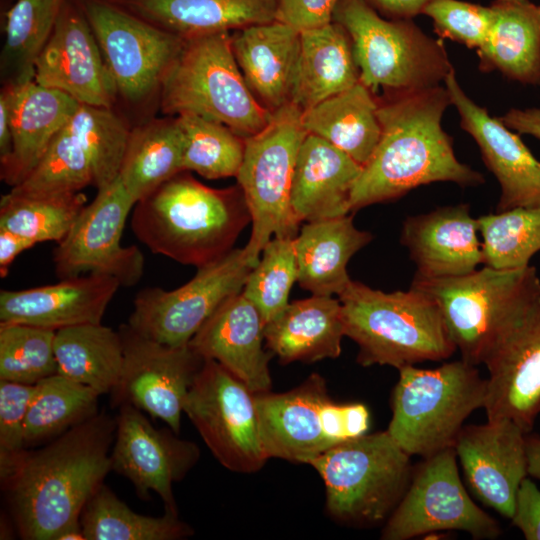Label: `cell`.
<instances>
[{
	"mask_svg": "<svg viewBox=\"0 0 540 540\" xmlns=\"http://www.w3.org/2000/svg\"><path fill=\"white\" fill-rule=\"evenodd\" d=\"M360 81L303 111L309 134L328 141L362 167L372 156L381 136L378 102Z\"/></svg>",
	"mask_w": 540,
	"mask_h": 540,
	"instance_id": "obj_34",
	"label": "cell"
},
{
	"mask_svg": "<svg viewBox=\"0 0 540 540\" xmlns=\"http://www.w3.org/2000/svg\"><path fill=\"white\" fill-rule=\"evenodd\" d=\"M118 95L140 103L159 92L184 38L163 30L111 0H78Z\"/></svg>",
	"mask_w": 540,
	"mask_h": 540,
	"instance_id": "obj_14",
	"label": "cell"
},
{
	"mask_svg": "<svg viewBox=\"0 0 540 540\" xmlns=\"http://www.w3.org/2000/svg\"><path fill=\"white\" fill-rule=\"evenodd\" d=\"M477 219L486 266L522 268L540 250V206L514 208Z\"/></svg>",
	"mask_w": 540,
	"mask_h": 540,
	"instance_id": "obj_42",
	"label": "cell"
},
{
	"mask_svg": "<svg viewBox=\"0 0 540 540\" xmlns=\"http://www.w3.org/2000/svg\"><path fill=\"white\" fill-rule=\"evenodd\" d=\"M155 26L189 38L276 20V0H111Z\"/></svg>",
	"mask_w": 540,
	"mask_h": 540,
	"instance_id": "obj_31",
	"label": "cell"
},
{
	"mask_svg": "<svg viewBox=\"0 0 540 540\" xmlns=\"http://www.w3.org/2000/svg\"><path fill=\"white\" fill-rule=\"evenodd\" d=\"M450 105V95L441 85L389 94L378 102L381 136L352 189L351 212L434 182L462 187L484 182L481 173L456 158L452 139L442 128Z\"/></svg>",
	"mask_w": 540,
	"mask_h": 540,
	"instance_id": "obj_1",
	"label": "cell"
},
{
	"mask_svg": "<svg viewBox=\"0 0 540 540\" xmlns=\"http://www.w3.org/2000/svg\"><path fill=\"white\" fill-rule=\"evenodd\" d=\"M176 117L184 137L183 171H194L207 179L236 177L245 139L221 123L194 114Z\"/></svg>",
	"mask_w": 540,
	"mask_h": 540,
	"instance_id": "obj_41",
	"label": "cell"
},
{
	"mask_svg": "<svg viewBox=\"0 0 540 540\" xmlns=\"http://www.w3.org/2000/svg\"><path fill=\"white\" fill-rule=\"evenodd\" d=\"M333 21L347 31L359 80L372 93L434 87L454 70L442 41L411 19H384L366 0H339Z\"/></svg>",
	"mask_w": 540,
	"mask_h": 540,
	"instance_id": "obj_8",
	"label": "cell"
},
{
	"mask_svg": "<svg viewBox=\"0 0 540 540\" xmlns=\"http://www.w3.org/2000/svg\"><path fill=\"white\" fill-rule=\"evenodd\" d=\"M67 0H17L7 11L2 69L6 83L34 79V64Z\"/></svg>",
	"mask_w": 540,
	"mask_h": 540,
	"instance_id": "obj_39",
	"label": "cell"
},
{
	"mask_svg": "<svg viewBox=\"0 0 540 540\" xmlns=\"http://www.w3.org/2000/svg\"><path fill=\"white\" fill-rule=\"evenodd\" d=\"M134 205L119 177L97 190L96 197L53 250L56 274L65 279L98 273L114 277L123 287L137 284L143 275L144 256L137 246L121 244Z\"/></svg>",
	"mask_w": 540,
	"mask_h": 540,
	"instance_id": "obj_16",
	"label": "cell"
},
{
	"mask_svg": "<svg viewBox=\"0 0 540 540\" xmlns=\"http://www.w3.org/2000/svg\"><path fill=\"white\" fill-rule=\"evenodd\" d=\"M112 470L127 478L143 500L159 495L165 511L178 514L173 485L196 465L200 451L172 429H158L140 409L124 404L115 417Z\"/></svg>",
	"mask_w": 540,
	"mask_h": 540,
	"instance_id": "obj_18",
	"label": "cell"
},
{
	"mask_svg": "<svg viewBox=\"0 0 540 540\" xmlns=\"http://www.w3.org/2000/svg\"><path fill=\"white\" fill-rule=\"evenodd\" d=\"M94 182L88 152L64 126L32 172L10 192L31 196L56 195L79 192L89 185L94 186Z\"/></svg>",
	"mask_w": 540,
	"mask_h": 540,
	"instance_id": "obj_43",
	"label": "cell"
},
{
	"mask_svg": "<svg viewBox=\"0 0 540 540\" xmlns=\"http://www.w3.org/2000/svg\"><path fill=\"white\" fill-rule=\"evenodd\" d=\"M498 119L509 129L540 140V108H512Z\"/></svg>",
	"mask_w": 540,
	"mask_h": 540,
	"instance_id": "obj_51",
	"label": "cell"
},
{
	"mask_svg": "<svg viewBox=\"0 0 540 540\" xmlns=\"http://www.w3.org/2000/svg\"><path fill=\"white\" fill-rule=\"evenodd\" d=\"M100 394L59 373L34 386L24 423L26 446L54 439L96 415Z\"/></svg>",
	"mask_w": 540,
	"mask_h": 540,
	"instance_id": "obj_37",
	"label": "cell"
},
{
	"mask_svg": "<svg viewBox=\"0 0 540 540\" xmlns=\"http://www.w3.org/2000/svg\"><path fill=\"white\" fill-rule=\"evenodd\" d=\"M184 414L226 469L252 473L267 461L255 393L215 360L205 359L188 391Z\"/></svg>",
	"mask_w": 540,
	"mask_h": 540,
	"instance_id": "obj_12",
	"label": "cell"
},
{
	"mask_svg": "<svg viewBox=\"0 0 540 540\" xmlns=\"http://www.w3.org/2000/svg\"><path fill=\"white\" fill-rule=\"evenodd\" d=\"M454 447L414 467L410 485L387 519L383 540H408L430 532L460 530L474 539H495L499 523L473 502L461 481Z\"/></svg>",
	"mask_w": 540,
	"mask_h": 540,
	"instance_id": "obj_15",
	"label": "cell"
},
{
	"mask_svg": "<svg viewBox=\"0 0 540 540\" xmlns=\"http://www.w3.org/2000/svg\"><path fill=\"white\" fill-rule=\"evenodd\" d=\"M35 244L21 236L0 228V276L5 278L10 266L23 251Z\"/></svg>",
	"mask_w": 540,
	"mask_h": 540,
	"instance_id": "obj_53",
	"label": "cell"
},
{
	"mask_svg": "<svg viewBox=\"0 0 540 540\" xmlns=\"http://www.w3.org/2000/svg\"><path fill=\"white\" fill-rule=\"evenodd\" d=\"M302 113L290 102L272 111L260 132L245 138L236 178L251 217V234L243 250L253 267L272 236L294 239L299 233L291 187L299 149L308 134Z\"/></svg>",
	"mask_w": 540,
	"mask_h": 540,
	"instance_id": "obj_10",
	"label": "cell"
},
{
	"mask_svg": "<svg viewBox=\"0 0 540 540\" xmlns=\"http://www.w3.org/2000/svg\"><path fill=\"white\" fill-rule=\"evenodd\" d=\"M487 379L462 359L434 369H399L387 431L409 455L430 457L454 447L464 421L484 408Z\"/></svg>",
	"mask_w": 540,
	"mask_h": 540,
	"instance_id": "obj_7",
	"label": "cell"
},
{
	"mask_svg": "<svg viewBox=\"0 0 540 540\" xmlns=\"http://www.w3.org/2000/svg\"><path fill=\"white\" fill-rule=\"evenodd\" d=\"M12 134V151L1 162V180L19 185L36 167L53 138L77 110L79 103L68 94L33 80L5 83Z\"/></svg>",
	"mask_w": 540,
	"mask_h": 540,
	"instance_id": "obj_26",
	"label": "cell"
},
{
	"mask_svg": "<svg viewBox=\"0 0 540 540\" xmlns=\"http://www.w3.org/2000/svg\"><path fill=\"white\" fill-rule=\"evenodd\" d=\"M338 299L345 336L358 345L357 362L364 367L399 370L457 351L436 303L414 288L387 293L351 280Z\"/></svg>",
	"mask_w": 540,
	"mask_h": 540,
	"instance_id": "obj_4",
	"label": "cell"
},
{
	"mask_svg": "<svg viewBox=\"0 0 540 540\" xmlns=\"http://www.w3.org/2000/svg\"><path fill=\"white\" fill-rule=\"evenodd\" d=\"M12 151V134L9 108L6 98L0 93V163L5 161Z\"/></svg>",
	"mask_w": 540,
	"mask_h": 540,
	"instance_id": "obj_54",
	"label": "cell"
},
{
	"mask_svg": "<svg viewBox=\"0 0 540 540\" xmlns=\"http://www.w3.org/2000/svg\"><path fill=\"white\" fill-rule=\"evenodd\" d=\"M255 401L268 458L309 464L330 448L369 429L367 407L334 402L325 379L318 373L284 393H255Z\"/></svg>",
	"mask_w": 540,
	"mask_h": 540,
	"instance_id": "obj_11",
	"label": "cell"
},
{
	"mask_svg": "<svg viewBox=\"0 0 540 540\" xmlns=\"http://www.w3.org/2000/svg\"><path fill=\"white\" fill-rule=\"evenodd\" d=\"M121 287L112 276L88 273L50 285L0 291V323H20L51 330L101 323Z\"/></svg>",
	"mask_w": 540,
	"mask_h": 540,
	"instance_id": "obj_23",
	"label": "cell"
},
{
	"mask_svg": "<svg viewBox=\"0 0 540 540\" xmlns=\"http://www.w3.org/2000/svg\"><path fill=\"white\" fill-rule=\"evenodd\" d=\"M309 465L324 482L329 514L356 526L387 521L414 472L411 455L387 430L339 443Z\"/></svg>",
	"mask_w": 540,
	"mask_h": 540,
	"instance_id": "obj_9",
	"label": "cell"
},
{
	"mask_svg": "<svg viewBox=\"0 0 540 540\" xmlns=\"http://www.w3.org/2000/svg\"><path fill=\"white\" fill-rule=\"evenodd\" d=\"M35 385L0 380V482L3 488L18 472L29 450L24 423Z\"/></svg>",
	"mask_w": 540,
	"mask_h": 540,
	"instance_id": "obj_47",
	"label": "cell"
},
{
	"mask_svg": "<svg viewBox=\"0 0 540 540\" xmlns=\"http://www.w3.org/2000/svg\"><path fill=\"white\" fill-rule=\"evenodd\" d=\"M55 330L0 323V380L35 385L58 373Z\"/></svg>",
	"mask_w": 540,
	"mask_h": 540,
	"instance_id": "obj_45",
	"label": "cell"
},
{
	"mask_svg": "<svg viewBox=\"0 0 540 540\" xmlns=\"http://www.w3.org/2000/svg\"><path fill=\"white\" fill-rule=\"evenodd\" d=\"M88 152L97 190L119 176L130 129L112 108L80 104L65 125Z\"/></svg>",
	"mask_w": 540,
	"mask_h": 540,
	"instance_id": "obj_44",
	"label": "cell"
},
{
	"mask_svg": "<svg viewBox=\"0 0 540 540\" xmlns=\"http://www.w3.org/2000/svg\"><path fill=\"white\" fill-rule=\"evenodd\" d=\"M123 367L112 404H128L165 422L179 434L188 391L205 359L189 343L170 346L149 339L128 323L118 329Z\"/></svg>",
	"mask_w": 540,
	"mask_h": 540,
	"instance_id": "obj_17",
	"label": "cell"
},
{
	"mask_svg": "<svg viewBox=\"0 0 540 540\" xmlns=\"http://www.w3.org/2000/svg\"><path fill=\"white\" fill-rule=\"evenodd\" d=\"M487 420L506 418L526 434L540 413V298L498 341L486 358Z\"/></svg>",
	"mask_w": 540,
	"mask_h": 540,
	"instance_id": "obj_20",
	"label": "cell"
},
{
	"mask_svg": "<svg viewBox=\"0 0 540 540\" xmlns=\"http://www.w3.org/2000/svg\"><path fill=\"white\" fill-rule=\"evenodd\" d=\"M512 523L527 540H540V490L529 478L518 489Z\"/></svg>",
	"mask_w": 540,
	"mask_h": 540,
	"instance_id": "obj_50",
	"label": "cell"
},
{
	"mask_svg": "<svg viewBox=\"0 0 540 540\" xmlns=\"http://www.w3.org/2000/svg\"><path fill=\"white\" fill-rule=\"evenodd\" d=\"M490 7L493 23L485 44L477 50L479 69L540 86V5L530 0H494Z\"/></svg>",
	"mask_w": 540,
	"mask_h": 540,
	"instance_id": "obj_32",
	"label": "cell"
},
{
	"mask_svg": "<svg viewBox=\"0 0 540 540\" xmlns=\"http://www.w3.org/2000/svg\"><path fill=\"white\" fill-rule=\"evenodd\" d=\"M34 81L81 104L112 108L118 95L78 0H67L34 64Z\"/></svg>",
	"mask_w": 540,
	"mask_h": 540,
	"instance_id": "obj_19",
	"label": "cell"
},
{
	"mask_svg": "<svg viewBox=\"0 0 540 540\" xmlns=\"http://www.w3.org/2000/svg\"><path fill=\"white\" fill-rule=\"evenodd\" d=\"M344 336L341 303L333 296L289 302L264 326L265 346L283 364L337 358Z\"/></svg>",
	"mask_w": 540,
	"mask_h": 540,
	"instance_id": "obj_29",
	"label": "cell"
},
{
	"mask_svg": "<svg viewBox=\"0 0 540 540\" xmlns=\"http://www.w3.org/2000/svg\"><path fill=\"white\" fill-rule=\"evenodd\" d=\"M372 239L350 214L305 223L294 238L300 287L313 295H340L351 282L349 260Z\"/></svg>",
	"mask_w": 540,
	"mask_h": 540,
	"instance_id": "obj_30",
	"label": "cell"
},
{
	"mask_svg": "<svg viewBox=\"0 0 540 540\" xmlns=\"http://www.w3.org/2000/svg\"><path fill=\"white\" fill-rule=\"evenodd\" d=\"M252 268L243 248H233L176 289L144 288L134 298L128 325L162 344L186 345L225 301L242 292Z\"/></svg>",
	"mask_w": 540,
	"mask_h": 540,
	"instance_id": "obj_13",
	"label": "cell"
},
{
	"mask_svg": "<svg viewBox=\"0 0 540 540\" xmlns=\"http://www.w3.org/2000/svg\"><path fill=\"white\" fill-rule=\"evenodd\" d=\"M54 352L58 373L95 389L100 395L117 386L123 367L119 331L96 324H82L56 331Z\"/></svg>",
	"mask_w": 540,
	"mask_h": 540,
	"instance_id": "obj_36",
	"label": "cell"
},
{
	"mask_svg": "<svg viewBox=\"0 0 540 540\" xmlns=\"http://www.w3.org/2000/svg\"><path fill=\"white\" fill-rule=\"evenodd\" d=\"M362 166L346 153L313 134L304 138L291 187L297 220L312 222L350 214L352 189Z\"/></svg>",
	"mask_w": 540,
	"mask_h": 540,
	"instance_id": "obj_27",
	"label": "cell"
},
{
	"mask_svg": "<svg viewBox=\"0 0 540 540\" xmlns=\"http://www.w3.org/2000/svg\"><path fill=\"white\" fill-rule=\"evenodd\" d=\"M339 0H276V20L299 32L333 22Z\"/></svg>",
	"mask_w": 540,
	"mask_h": 540,
	"instance_id": "obj_49",
	"label": "cell"
},
{
	"mask_svg": "<svg viewBox=\"0 0 540 540\" xmlns=\"http://www.w3.org/2000/svg\"><path fill=\"white\" fill-rule=\"evenodd\" d=\"M473 494L511 519L521 482L527 477L526 433L502 418L463 426L454 444Z\"/></svg>",
	"mask_w": 540,
	"mask_h": 540,
	"instance_id": "obj_21",
	"label": "cell"
},
{
	"mask_svg": "<svg viewBox=\"0 0 540 540\" xmlns=\"http://www.w3.org/2000/svg\"><path fill=\"white\" fill-rule=\"evenodd\" d=\"M260 256L248 275L242 294L254 304L266 325L287 307L290 290L297 281L294 239L274 237Z\"/></svg>",
	"mask_w": 540,
	"mask_h": 540,
	"instance_id": "obj_46",
	"label": "cell"
},
{
	"mask_svg": "<svg viewBox=\"0 0 540 540\" xmlns=\"http://www.w3.org/2000/svg\"><path fill=\"white\" fill-rule=\"evenodd\" d=\"M159 95L164 114H194L244 139L260 132L272 116L247 86L228 31L184 38Z\"/></svg>",
	"mask_w": 540,
	"mask_h": 540,
	"instance_id": "obj_6",
	"label": "cell"
},
{
	"mask_svg": "<svg viewBox=\"0 0 540 540\" xmlns=\"http://www.w3.org/2000/svg\"><path fill=\"white\" fill-rule=\"evenodd\" d=\"M376 11L390 19H412L423 13L432 0H366Z\"/></svg>",
	"mask_w": 540,
	"mask_h": 540,
	"instance_id": "obj_52",
	"label": "cell"
},
{
	"mask_svg": "<svg viewBox=\"0 0 540 540\" xmlns=\"http://www.w3.org/2000/svg\"><path fill=\"white\" fill-rule=\"evenodd\" d=\"M411 288L438 306L448 333L472 364H484L498 341L540 298V279L533 266L499 269L484 266L444 278L414 276Z\"/></svg>",
	"mask_w": 540,
	"mask_h": 540,
	"instance_id": "obj_5",
	"label": "cell"
},
{
	"mask_svg": "<svg viewBox=\"0 0 540 540\" xmlns=\"http://www.w3.org/2000/svg\"><path fill=\"white\" fill-rule=\"evenodd\" d=\"M80 522L87 540H180L194 533L178 514L136 513L105 484L86 503Z\"/></svg>",
	"mask_w": 540,
	"mask_h": 540,
	"instance_id": "obj_38",
	"label": "cell"
},
{
	"mask_svg": "<svg viewBox=\"0 0 540 540\" xmlns=\"http://www.w3.org/2000/svg\"><path fill=\"white\" fill-rule=\"evenodd\" d=\"M183 148L177 117L155 119L130 131L118 177L135 203L183 171Z\"/></svg>",
	"mask_w": 540,
	"mask_h": 540,
	"instance_id": "obj_35",
	"label": "cell"
},
{
	"mask_svg": "<svg viewBox=\"0 0 540 540\" xmlns=\"http://www.w3.org/2000/svg\"><path fill=\"white\" fill-rule=\"evenodd\" d=\"M442 38L479 50L486 42L492 23L490 6L461 0H432L423 10Z\"/></svg>",
	"mask_w": 540,
	"mask_h": 540,
	"instance_id": "obj_48",
	"label": "cell"
},
{
	"mask_svg": "<svg viewBox=\"0 0 540 540\" xmlns=\"http://www.w3.org/2000/svg\"><path fill=\"white\" fill-rule=\"evenodd\" d=\"M115 430V417L101 411L43 448L29 451L2 488L22 539L56 540L80 522L86 503L112 470Z\"/></svg>",
	"mask_w": 540,
	"mask_h": 540,
	"instance_id": "obj_2",
	"label": "cell"
},
{
	"mask_svg": "<svg viewBox=\"0 0 540 540\" xmlns=\"http://www.w3.org/2000/svg\"><path fill=\"white\" fill-rule=\"evenodd\" d=\"M528 475L540 480V436L526 434Z\"/></svg>",
	"mask_w": 540,
	"mask_h": 540,
	"instance_id": "obj_55",
	"label": "cell"
},
{
	"mask_svg": "<svg viewBox=\"0 0 540 540\" xmlns=\"http://www.w3.org/2000/svg\"><path fill=\"white\" fill-rule=\"evenodd\" d=\"M460 125L477 143L486 167L496 177L501 193L496 212L540 206V161L518 134L477 105L459 85L455 71L444 80Z\"/></svg>",
	"mask_w": 540,
	"mask_h": 540,
	"instance_id": "obj_22",
	"label": "cell"
},
{
	"mask_svg": "<svg viewBox=\"0 0 540 540\" xmlns=\"http://www.w3.org/2000/svg\"><path fill=\"white\" fill-rule=\"evenodd\" d=\"M351 39L340 24L301 32L291 103L305 111L359 82Z\"/></svg>",
	"mask_w": 540,
	"mask_h": 540,
	"instance_id": "obj_33",
	"label": "cell"
},
{
	"mask_svg": "<svg viewBox=\"0 0 540 540\" xmlns=\"http://www.w3.org/2000/svg\"><path fill=\"white\" fill-rule=\"evenodd\" d=\"M300 38L301 32L277 20L247 26L231 35L247 86L271 112L291 102Z\"/></svg>",
	"mask_w": 540,
	"mask_h": 540,
	"instance_id": "obj_28",
	"label": "cell"
},
{
	"mask_svg": "<svg viewBox=\"0 0 540 540\" xmlns=\"http://www.w3.org/2000/svg\"><path fill=\"white\" fill-rule=\"evenodd\" d=\"M264 326L257 308L241 292L213 313L189 345L204 359L221 364L252 392H268L273 353L263 347Z\"/></svg>",
	"mask_w": 540,
	"mask_h": 540,
	"instance_id": "obj_25",
	"label": "cell"
},
{
	"mask_svg": "<svg viewBox=\"0 0 540 540\" xmlns=\"http://www.w3.org/2000/svg\"><path fill=\"white\" fill-rule=\"evenodd\" d=\"M478 219L468 204L438 207L408 216L400 242L416 265V276L444 278L468 274L483 264Z\"/></svg>",
	"mask_w": 540,
	"mask_h": 540,
	"instance_id": "obj_24",
	"label": "cell"
},
{
	"mask_svg": "<svg viewBox=\"0 0 540 540\" xmlns=\"http://www.w3.org/2000/svg\"><path fill=\"white\" fill-rule=\"evenodd\" d=\"M56 540H87L81 522L73 524L64 529L57 536Z\"/></svg>",
	"mask_w": 540,
	"mask_h": 540,
	"instance_id": "obj_56",
	"label": "cell"
},
{
	"mask_svg": "<svg viewBox=\"0 0 540 540\" xmlns=\"http://www.w3.org/2000/svg\"><path fill=\"white\" fill-rule=\"evenodd\" d=\"M188 172L136 202L131 228L153 253L199 268L233 249L251 217L239 186L214 189Z\"/></svg>",
	"mask_w": 540,
	"mask_h": 540,
	"instance_id": "obj_3",
	"label": "cell"
},
{
	"mask_svg": "<svg viewBox=\"0 0 540 540\" xmlns=\"http://www.w3.org/2000/svg\"><path fill=\"white\" fill-rule=\"evenodd\" d=\"M81 191L56 195H20L8 192L0 200V228L34 244L60 242L86 206Z\"/></svg>",
	"mask_w": 540,
	"mask_h": 540,
	"instance_id": "obj_40",
	"label": "cell"
}]
</instances>
